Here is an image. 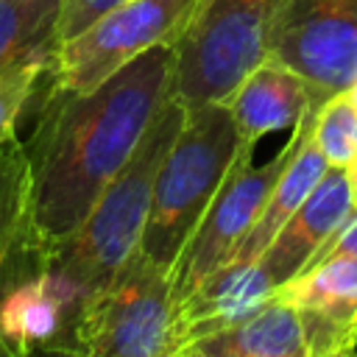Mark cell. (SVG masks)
I'll use <instances>...</instances> for the list:
<instances>
[{
	"label": "cell",
	"instance_id": "6da1fadb",
	"mask_svg": "<svg viewBox=\"0 0 357 357\" xmlns=\"http://www.w3.org/2000/svg\"><path fill=\"white\" fill-rule=\"evenodd\" d=\"M176 47L162 45L123 64L86 92L47 86L25 142L33 229L45 254L67 240L126 167L159 109L173 98Z\"/></svg>",
	"mask_w": 357,
	"mask_h": 357
},
{
	"label": "cell",
	"instance_id": "7a4b0ae2",
	"mask_svg": "<svg viewBox=\"0 0 357 357\" xmlns=\"http://www.w3.org/2000/svg\"><path fill=\"white\" fill-rule=\"evenodd\" d=\"M181 123L184 106L170 98L148 126L126 167L103 190L86 220L45 254L47 273L75 304L84 293L112 279L120 265L139 251L151 215L153 184L176 134L181 131Z\"/></svg>",
	"mask_w": 357,
	"mask_h": 357
},
{
	"label": "cell",
	"instance_id": "3957f363",
	"mask_svg": "<svg viewBox=\"0 0 357 357\" xmlns=\"http://www.w3.org/2000/svg\"><path fill=\"white\" fill-rule=\"evenodd\" d=\"M245 142L226 103L184 106V123L159 167L139 243L162 268H173Z\"/></svg>",
	"mask_w": 357,
	"mask_h": 357
},
{
	"label": "cell",
	"instance_id": "277c9868",
	"mask_svg": "<svg viewBox=\"0 0 357 357\" xmlns=\"http://www.w3.org/2000/svg\"><path fill=\"white\" fill-rule=\"evenodd\" d=\"M170 310V271L139 248L112 279L81 296L61 354L167 357Z\"/></svg>",
	"mask_w": 357,
	"mask_h": 357
},
{
	"label": "cell",
	"instance_id": "5b68a950",
	"mask_svg": "<svg viewBox=\"0 0 357 357\" xmlns=\"http://www.w3.org/2000/svg\"><path fill=\"white\" fill-rule=\"evenodd\" d=\"M287 0H201L176 42L173 98L181 106L223 103L268 59L276 20Z\"/></svg>",
	"mask_w": 357,
	"mask_h": 357
},
{
	"label": "cell",
	"instance_id": "8992f818",
	"mask_svg": "<svg viewBox=\"0 0 357 357\" xmlns=\"http://www.w3.org/2000/svg\"><path fill=\"white\" fill-rule=\"evenodd\" d=\"M201 0H123L89 28L61 42L50 67V84L86 92L145 50L173 45L190 28Z\"/></svg>",
	"mask_w": 357,
	"mask_h": 357
},
{
	"label": "cell",
	"instance_id": "52a82bcc",
	"mask_svg": "<svg viewBox=\"0 0 357 357\" xmlns=\"http://www.w3.org/2000/svg\"><path fill=\"white\" fill-rule=\"evenodd\" d=\"M293 142H296V137L290 128V139L284 142V148L265 165H254L257 142H245L240 148L237 159L231 162L229 173L220 181L215 198L204 209L198 226L192 229L190 240L184 243L181 254L176 257V262L170 268L173 301L187 296L206 273H212L218 265H223L237 251V245L254 226L273 181L279 178V173L293 151Z\"/></svg>",
	"mask_w": 357,
	"mask_h": 357
},
{
	"label": "cell",
	"instance_id": "ba28073f",
	"mask_svg": "<svg viewBox=\"0 0 357 357\" xmlns=\"http://www.w3.org/2000/svg\"><path fill=\"white\" fill-rule=\"evenodd\" d=\"M268 59L298 73L318 106L357 78V0H287Z\"/></svg>",
	"mask_w": 357,
	"mask_h": 357
},
{
	"label": "cell",
	"instance_id": "9c48e42d",
	"mask_svg": "<svg viewBox=\"0 0 357 357\" xmlns=\"http://www.w3.org/2000/svg\"><path fill=\"white\" fill-rule=\"evenodd\" d=\"M298 312L307 357H351L357 351V257L315 262L276 290Z\"/></svg>",
	"mask_w": 357,
	"mask_h": 357
},
{
	"label": "cell",
	"instance_id": "30bf717a",
	"mask_svg": "<svg viewBox=\"0 0 357 357\" xmlns=\"http://www.w3.org/2000/svg\"><path fill=\"white\" fill-rule=\"evenodd\" d=\"M276 293L268 271L257 262H223L206 273L187 296L173 301L170 310V354L178 357L187 346L201 337H209L251 310L265 304Z\"/></svg>",
	"mask_w": 357,
	"mask_h": 357
},
{
	"label": "cell",
	"instance_id": "8fae6325",
	"mask_svg": "<svg viewBox=\"0 0 357 357\" xmlns=\"http://www.w3.org/2000/svg\"><path fill=\"white\" fill-rule=\"evenodd\" d=\"M354 212L357 206L346 167L329 165L315 190L301 201V206L287 218V223L259 257V265L268 271L276 290L301 276Z\"/></svg>",
	"mask_w": 357,
	"mask_h": 357
},
{
	"label": "cell",
	"instance_id": "7c38bea8",
	"mask_svg": "<svg viewBox=\"0 0 357 357\" xmlns=\"http://www.w3.org/2000/svg\"><path fill=\"white\" fill-rule=\"evenodd\" d=\"M45 268V248L33 229L31 165L20 137L0 145V298Z\"/></svg>",
	"mask_w": 357,
	"mask_h": 357
},
{
	"label": "cell",
	"instance_id": "4fadbf2b",
	"mask_svg": "<svg viewBox=\"0 0 357 357\" xmlns=\"http://www.w3.org/2000/svg\"><path fill=\"white\" fill-rule=\"evenodd\" d=\"M243 139L257 142L271 131L296 128L298 120L318 109L312 86L290 67L259 61L223 100Z\"/></svg>",
	"mask_w": 357,
	"mask_h": 357
},
{
	"label": "cell",
	"instance_id": "5bb4252c",
	"mask_svg": "<svg viewBox=\"0 0 357 357\" xmlns=\"http://www.w3.org/2000/svg\"><path fill=\"white\" fill-rule=\"evenodd\" d=\"M312 114H304L298 120V126L293 128V151L279 173V178L273 181L254 226L248 229V234L243 237V243L237 245V251L229 257L234 262H257L262 257V251L273 243V237L279 234V229L287 223V218L301 206V201L315 190V184L321 181V176L326 173L329 162L324 159V153L318 151L315 139H312ZM226 259V262H229Z\"/></svg>",
	"mask_w": 357,
	"mask_h": 357
},
{
	"label": "cell",
	"instance_id": "9a60e30c",
	"mask_svg": "<svg viewBox=\"0 0 357 357\" xmlns=\"http://www.w3.org/2000/svg\"><path fill=\"white\" fill-rule=\"evenodd\" d=\"M178 357H307V343L296 307L273 293L245 318L195 340Z\"/></svg>",
	"mask_w": 357,
	"mask_h": 357
},
{
	"label": "cell",
	"instance_id": "2e32d148",
	"mask_svg": "<svg viewBox=\"0 0 357 357\" xmlns=\"http://www.w3.org/2000/svg\"><path fill=\"white\" fill-rule=\"evenodd\" d=\"M61 0H0V75L28 61H50L59 39Z\"/></svg>",
	"mask_w": 357,
	"mask_h": 357
},
{
	"label": "cell",
	"instance_id": "e0dca14e",
	"mask_svg": "<svg viewBox=\"0 0 357 357\" xmlns=\"http://www.w3.org/2000/svg\"><path fill=\"white\" fill-rule=\"evenodd\" d=\"M312 139L324 159L335 167H349L357 159V106L346 92L332 95L315 109Z\"/></svg>",
	"mask_w": 357,
	"mask_h": 357
},
{
	"label": "cell",
	"instance_id": "ac0fdd59",
	"mask_svg": "<svg viewBox=\"0 0 357 357\" xmlns=\"http://www.w3.org/2000/svg\"><path fill=\"white\" fill-rule=\"evenodd\" d=\"M50 67H53L50 61H28L0 75V145L17 137V123L28 100L33 98L42 75H47Z\"/></svg>",
	"mask_w": 357,
	"mask_h": 357
},
{
	"label": "cell",
	"instance_id": "d6986e66",
	"mask_svg": "<svg viewBox=\"0 0 357 357\" xmlns=\"http://www.w3.org/2000/svg\"><path fill=\"white\" fill-rule=\"evenodd\" d=\"M123 0H61V20H59V39L67 42L84 28H89L98 17L114 8Z\"/></svg>",
	"mask_w": 357,
	"mask_h": 357
},
{
	"label": "cell",
	"instance_id": "ffe728a7",
	"mask_svg": "<svg viewBox=\"0 0 357 357\" xmlns=\"http://www.w3.org/2000/svg\"><path fill=\"white\" fill-rule=\"evenodd\" d=\"M340 254L357 257V212L332 234V240L318 251V257L312 259V265L321 262V259H329V257H340ZM312 265H310V268H312Z\"/></svg>",
	"mask_w": 357,
	"mask_h": 357
},
{
	"label": "cell",
	"instance_id": "44dd1931",
	"mask_svg": "<svg viewBox=\"0 0 357 357\" xmlns=\"http://www.w3.org/2000/svg\"><path fill=\"white\" fill-rule=\"evenodd\" d=\"M346 173H349V184H351V195H354V206H357V159L346 167Z\"/></svg>",
	"mask_w": 357,
	"mask_h": 357
},
{
	"label": "cell",
	"instance_id": "7402d4cb",
	"mask_svg": "<svg viewBox=\"0 0 357 357\" xmlns=\"http://www.w3.org/2000/svg\"><path fill=\"white\" fill-rule=\"evenodd\" d=\"M346 95H349V100H351V103L357 106V78H354V84H351V86L346 89Z\"/></svg>",
	"mask_w": 357,
	"mask_h": 357
}]
</instances>
